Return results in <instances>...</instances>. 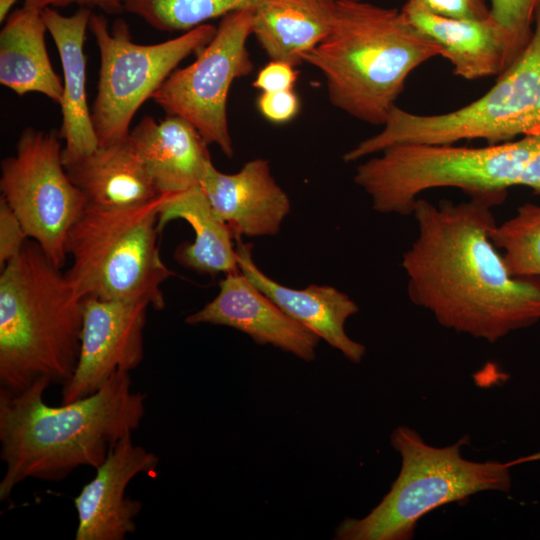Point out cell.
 I'll use <instances>...</instances> for the list:
<instances>
[{"label": "cell", "mask_w": 540, "mask_h": 540, "mask_svg": "<svg viewBox=\"0 0 540 540\" xmlns=\"http://www.w3.org/2000/svg\"><path fill=\"white\" fill-rule=\"evenodd\" d=\"M491 202L414 204L417 237L403 253L411 302L443 327L495 343L540 321V278L509 274L491 240Z\"/></svg>", "instance_id": "1"}, {"label": "cell", "mask_w": 540, "mask_h": 540, "mask_svg": "<svg viewBox=\"0 0 540 540\" xmlns=\"http://www.w3.org/2000/svg\"><path fill=\"white\" fill-rule=\"evenodd\" d=\"M51 384L42 377L21 392L0 388V458L6 465L0 501L26 479L59 482L81 466L97 468L144 418L146 396L132 389L130 372L60 406L44 401Z\"/></svg>", "instance_id": "2"}, {"label": "cell", "mask_w": 540, "mask_h": 540, "mask_svg": "<svg viewBox=\"0 0 540 540\" xmlns=\"http://www.w3.org/2000/svg\"><path fill=\"white\" fill-rule=\"evenodd\" d=\"M437 56L439 46L401 10L338 0L330 32L301 60L322 73L333 106L383 126L409 75Z\"/></svg>", "instance_id": "3"}, {"label": "cell", "mask_w": 540, "mask_h": 540, "mask_svg": "<svg viewBox=\"0 0 540 540\" xmlns=\"http://www.w3.org/2000/svg\"><path fill=\"white\" fill-rule=\"evenodd\" d=\"M83 302L33 240L1 269L0 388L21 392L39 378L63 386L77 365Z\"/></svg>", "instance_id": "4"}, {"label": "cell", "mask_w": 540, "mask_h": 540, "mask_svg": "<svg viewBox=\"0 0 540 540\" xmlns=\"http://www.w3.org/2000/svg\"><path fill=\"white\" fill-rule=\"evenodd\" d=\"M353 181L375 211L401 216L412 215L420 195L436 188H457L495 206L516 186L540 195V133L482 147L394 145L360 163Z\"/></svg>", "instance_id": "5"}, {"label": "cell", "mask_w": 540, "mask_h": 540, "mask_svg": "<svg viewBox=\"0 0 540 540\" xmlns=\"http://www.w3.org/2000/svg\"><path fill=\"white\" fill-rule=\"evenodd\" d=\"M468 441V436H463L455 444L435 447L411 427L395 428L390 443L401 457L399 475L369 514L341 521L334 539L410 540L418 521L435 508L483 491L509 492L511 468L540 459L536 453L509 462L471 461L461 454Z\"/></svg>", "instance_id": "6"}, {"label": "cell", "mask_w": 540, "mask_h": 540, "mask_svg": "<svg viewBox=\"0 0 540 540\" xmlns=\"http://www.w3.org/2000/svg\"><path fill=\"white\" fill-rule=\"evenodd\" d=\"M161 199L118 209L86 207L66 239L72 263L65 275L79 296L165 308L160 286L174 273L157 245Z\"/></svg>", "instance_id": "7"}, {"label": "cell", "mask_w": 540, "mask_h": 540, "mask_svg": "<svg viewBox=\"0 0 540 540\" xmlns=\"http://www.w3.org/2000/svg\"><path fill=\"white\" fill-rule=\"evenodd\" d=\"M540 133V4L532 34L496 83L473 102L447 113L422 115L395 107L377 134L344 154L351 163L400 144L450 145L483 139L488 144Z\"/></svg>", "instance_id": "8"}, {"label": "cell", "mask_w": 540, "mask_h": 540, "mask_svg": "<svg viewBox=\"0 0 540 540\" xmlns=\"http://www.w3.org/2000/svg\"><path fill=\"white\" fill-rule=\"evenodd\" d=\"M89 29L100 55L97 94L91 109L99 145L126 139L142 104L151 99L179 63L202 50L217 28L209 23L155 44L135 43L123 19L109 29L103 15L92 13Z\"/></svg>", "instance_id": "9"}, {"label": "cell", "mask_w": 540, "mask_h": 540, "mask_svg": "<svg viewBox=\"0 0 540 540\" xmlns=\"http://www.w3.org/2000/svg\"><path fill=\"white\" fill-rule=\"evenodd\" d=\"M60 138L55 131L25 129L16 153L2 161L0 177L1 197L59 268L66 261L68 233L88 206L67 174Z\"/></svg>", "instance_id": "10"}, {"label": "cell", "mask_w": 540, "mask_h": 540, "mask_svg": "<svg viewBox=\"0 0 540 540\" xmlns=\"http://www.w3.org/2000/svg\"><path fill=\"white\" fill-rule=\"evenodd\" d=\"M250 35V7L225 15L195 61L175 69L151 98L167 114L189 122L207 144H215L229 158L234 150L227 100L232 83L253 70L247 49Z\"/></svg>", "instance_id": "11"}, {"label": "cell", "mask_w": 540, "mask_h": 540, "mask_svg": "<svg viewBox=\"0 0 540 540\" xmlns=\"http://www.w3.org/2000/svg\"><path fill=\"white\" fill-rule=\"evenodd\" d=\"M148 304L86 297L80 351L72 377L61 389V404L88 397L116 373L136 369L144 357Z\"/></svg>", "instance_id": "12"}, {"label": "cell", "mask_w": 540, "mask_h": 540, "mask_svg": "<svg viewBox=\"0 0 540 540\" xmlns=\"http://www.w3.org/2000/svg\"><path fill=\"white\" fill-rule=\"evenodd\" d=\"M158 466V456L135 445L132 434L121 438L74 498L75 540H125L134 533L143 504L128 497L126 488L139 474L156 477Z\"/></svg>", "instance_id": "13"}, {"label": "cell", "mask_w": 540, "mask_h": 540, "mask_svg": "<svg viewBox=\"0 0 540 540\" xmlns=\"http://www.w3.org/2000/svg\"><path fill=\"white\" fill-rule=\"evenodd\" d=\"M405 18L440 48L453 73L466 80L502 74L518 57L525 40L498 22L492 14L480 19L450 18L432 13L407 0L400 9Z\"/></svg>", "instance_id": "14"}, {"label": "cell", "mask_w": 540, "mask_h": 540, "mask_svg": "<svg viewBox=\"0 0 540 540\" xmlns=\"http://www.w3.org/2000/svg\"><path fill=\"white\" fill-rule=\"evenodd\" d=\"M190 325L209 323L239 330L260 345H272L310 362L320 337L285 313L240 271L226 274L219 293L185 318Z\"/></svg>", "instance_id": "15"}, {"label": "cell", "mask_w": 540, "mask_h": 540, "mask_svg": "<svg viewBox=\"0 0 540 540\" xmlns=\"http://www.w3.org/2000/svg\"><path fill=\"white\" fill-rule=\"evenodd\" d=\"M200 186L217 217L234 238L276 235L291 209L266 159L255 158L232 174L207 165Z\"/></svg>", "instance_id": "16"}, {"label": "cell", "mask_w": 540, "mask_h": 540, "mask_svg": "<svg viewBox=\"0 0 540 540\" xmlns=\"http://www.w3.org/2000/svg\"><path fill=\"white\" fill-rule=\"evenodd\" d=\"M236 254L239 271L285 313L316 333L320 339L340 351L352 363H360L366 353L361 343L345 331L349 317L359 307L347 294L329 285H308L294 289L267 276L256 265L250 243L237 239Z\"/></svg>", "instance_id": "17"}, {"label": "cell", "mask_w": 540, "mask_h": 540, "mask_svg": "<svg viewBox=\"0 0 540 540\" xmlns=\"http://www.w3.org/2000/svg\"><path fill=\"white\" fill-rule=\"evenodd\" d=\"M47 30L54 40L63 70V95L59 103L62 125L59 132L65 141L62 150L64 165L94 151L99 141L87 102L86 30L92 15L82 7L70 16L53 8L41 10Z\"/></svg>", "instance_id": "18"}, {"label": "cell", "mask_w": 540, "mask_h": 540, "mask_svg": "<svg viewBox=\"0 0 540 540\" xmlns=\"http://www.w3.org/2000/svg\"><path fill=\"white\" fill-rule=\"evenodd\" d=\"M129 139L160 195L200 186L211 162L203 137L175 115L161 121L143 117L130 130Z\"/></svg>", "instance_id": "19"}, {"label": "cell", "mask_w": 540, "mask_h": 540, "mask_svg": "<svg viewBox=\"0 0 540 540\" xmlns=\"http://www.w3.org/2000/svg\"><path fill=\"white\" fill-rule=\"evenodd\" d=\"M65 168L90 206L127 208L160 196L129 136L99 145L89 154L65 164Z\"/></svg>", "instance_id": "20"}, {"label": "cell", "mask_w": 540, "mask_h": 540, "mask_svg": "<svg viewBox=\"0 0 540 540\" xmlns=\"http://www.w3.org/2000/svg\"><path fill=\"white\" fill-rule=\"evenodd\" d=\"M338 0H255L252 35L273 61L296 66L331 30Z\"/></svg>", "instance_id": "21"}, {"label": "cell", "mask_w": 540, "mask_h": 540, "mask_svg": "<svg viewBox=\"0 0 540 540\" xmlns=\"http://www.w3.org/2000/svg\"><path fill=\"white\" fill-rule=\"evenodd\" d=\"M0 32V83L17 95L36 92L60 103L63 82L46 48L41 10L23 6L10 13Z\"/></svg>", "instance_id": "22"}, {"label": "cell", "mask_w": 540, "mask_h": 540, "mask_svg": "<svg viewBox=\"0 0 540 540\" xmlns=\"http://www.w3.org/2000/svg\"><path fill=\"white\" fill-rule=\"evenodd\" d=\"M177 219L186 221L195 233L193 242L179 245L174 252L180 265L209 275L239 271L234 236L213 211L201 186L162 195L158 205L159 232Z\"/></svg>", "instance_id": "23"}, {"label": "cell", "mask_w": 540, "mask_h": 540, "mask_svg": "<svg viewBox=\"0 0 540 540\" xmlns=\"http://www.w3.org/2000/svg\"><path fill=\"white\" fill-rule=\"evenodd\" d=\"M507 271L514 277L540 278V205L525 203L490 232Z\"/></svg>", "instance_id": "24"}, {"label": "cell", "mask_w": 540, "mask_h": 540, "mask_svg": "<svg viewBox=\"0 0 540 540\" xmlns=\"http://www.w3.org/2000/svg\"><path fill=\"white\" fill-rule=\"evenodd\" d=\"M255 0H124V11L160 31H188Z\"/></svg>", "instance_id": "25"}, {"label": "cell", "mask_w": 540, "mask_h": 540, "mask_svg": "<svg viewBox=\"0 0 540 540\" xmlns=\"http://www.w3.org/2000/svg\"><path fill=\"white\" fill-rule=\"evenodd\" d=\"M492 16L510 31L529 40L540 0H488Z\"/></svg>", "instance_id": "26"}, {"label": "cell", "mask_w": 540, "mask_h": 540, "mask_svg": "<svg viewBox=\"0 0 540 540\" xmlns=\"http://www.w3.org/2000/svg\"><path fill=\"white\" fill-rule=\"evenodd\" d=\"M28 235L17 215L0 198V269L18 256L27 242Z\"/></svg>", "instance_id": "27"}, {"label": "cell", "mask_w": 540, "mask_h": 540, "mask_svg": "<svg viewBox=\"0 0 540 540\" xmlns=\"http://www.w3.org/2000/svg\"><path fill=\"white\" fill-rule=\"evenodd\" d=\"M261 115L275 124L291 121L300 110V100L294 90L262 92L257 99Z\"/></svg>", "instance_id": "28"}, {"label": "cell", "mask_w": 540, "mask_h": 540, "mask_svg": "<svg viewBox=\"0 0 540 540\" xmlns=\"http://www.w3.org/2000/svg\"><path fill=\"white\" fill-rule=\"evenodd\" d=\"M432 13L450 18L480 19L491 14L488 0H412Z\"/></svg>", "instance_id": "29"}, {"label": "cell", "mask_w": 540, "mask_h": 540, "mask_svg": "<svg viewBox=\"0 0 540 540\" xmlns=\"http://www.w3.org/2000/svg\"><path fill=\"white\" fill-rule=\"evenodd\" d=\"M294 68L295 66L289 63L270 60L257 73L253 87L261 92L293 90L298 77Z\"/></svg>", "instance_id": "30"}, {"label": "cell", "mask_w": 540, "mask_h": 540, "mask_svg": "<svg viewBox=\"0 0 540 540\" xmlns=\"http://www.w3.org/2000/svg\"><path fill=\"white\" fill-rule=\"evenodd\" d=\"M73 4L87 8H98L109 14L124 11V0H24L25 6L39 10L52 7H65Z\"/></svg>", "instance_id": "31"}, {"label": "cell", "mask_w": 540, "mask_h": 540, "mask_svg": "<svg viewBox=\"0 0 540 540\" xmlns=\"http://www.w3.org/2000/svg\"><path fill=\"white\" fill-rule=\"evenodd\" d=\"M18 0H0V22H3L9 16L11 8Z\"/></svg>", "instance_id": "32"}]
</instances>
